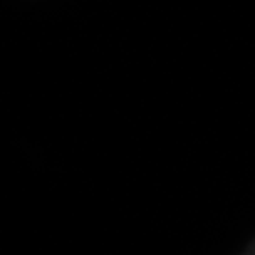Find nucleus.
Segmentation results:
<instances>
[{"label":"nucleus","instance_id":"f257e3e1","mask_svg":"<svg viewBox=\"0 0 255 255\" xmlns=\"http://www.w3.org/2000/svg\"><path fill=\"white\" fill-rule=\"evenodd\" d=\"M246 251H248V255H255V238H253V241H251V246H248Z\"/></svg>","mask_w":255,"mask_h":255}]
</instances>
